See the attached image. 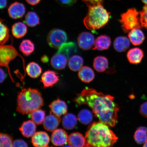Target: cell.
I'll list each match as a JSON object with an SVG mask.
<instances>
[{"mask_svg": "<svg viewBox=\"0 0 147 147\" xmlns=\"http://www.w3.org/2000/svg\"><path fill=\"white\" fill-rule=\"evenodd\" d=\"M74 100L79 105H87L89 106L100 122L111 127L117 124L119 108L114 97L111 95L87 88L77 95Z\"/></svg>", "mask_w": 147, "mask_h": 147, "instance_id": "cell-1", "label": "cell"}, {"mask_svg": "<svg viewBox=\"0 0 147 147\" xmlns=\"http://www.w3.org/2000/svg\"><path fill=\"white\" fill-rule=\"evenodd\" d=\"M107 125L94 122L88 127L84 147H113L118 138Z\"/></svg>", "mask_w": 147, "mask_h": 147, "instance_id": "cell-2", "label": "cell"}, {"mask_svg": "<svg viewBox=\"0 0 147 147\" xmlns=\"http://www.w3.org/2000/svg\"><path fill=\"white\" fill-rule=\"evenodd\" d=\"M43 105V98L38 90L24 89L18 93L16 110L22 114H29Z\"/></svg>", "mask_w": 147, "mask_h": 147, "instance_id": "cell-3", "label": "cell"}, {"mask_svg": "<svg viewBox=\"0 0 147 147\" xmlns=\"http://www.w3.org/2000/svg\"><path fill=\"white\" fill-rule=\"evenodd\" d=\"M87 15L84 23L87 28L96 30L104 27L109 21L110 13L105 9L102 4L89 7Z\"/></svg>", "mask_w": 147, "mask_h": 147, "instance_id": "cell-4", "label": "cell"}, {"mask_svg": "<svg viewBox=\"0 0 147 147\" xmlns=\"http://www.w3.org/2000/svg\"><path fill=\"white\" fill-rule=\"evenodd\" d=\"M139 14L135 8H132L121 15L119 22L122 24V28L124 32H127L135 28H141L142 25L138 17Z\"/></svg>", "mask_w": 147, "mask_h": 147, "instance_id": "cell-5", "label": "cell"}, {"mask_svg": "<svg viewBox=\"0 0 147 147\" xmlns=\"http://www.w3.org/2000/svg\"><path fill=\"white\" fill-rule=\"evenodd\" d=\"M18 56V54L16 49L12 45H1L0 47V65L6 67L8 69L9 76L13 82L14 81L11 75L9 67V63Z\"/></svg>", "mask_w": 147, "mask_h": 147, "instance_id": "cell-6", "label": "cell"}, {"mask_svg": "<svg viewBox=\"0 0 147 147\" xmlns=\"http://www.w3.org/2000/svg\"><path fill=\"white\" fill-rule=\"evenodd\" d=\"M67 33L60 29L55 28L51 30L48 34L47 41L51 47L59 49L63 44L67 42Z\"/></svg>", "mask_w": 147, "mask_h": 147, "instance_id": "cell-7", "label": "cell"}, {"mask_svg": "<svg viewBox=\"0 0 147 147\" xmlns=\"http://www.w3.org/2000/svg\"><path fill=\"white\" fill-rule=\"evenodd\" d=\"M78 45L81 49L84 50L91 49L95 43L94 37L89 32H84L79 35L78 38Z\"/></svg>", "mask_w": 147, "mask_h": 147, "instance_id": "cell-8", "label": "cell"}, {"mask_svg": "<svg viewBox=\"0 0 147 147\" xmlns=\"http://www.w3.org/2000/svg\"><path fill=\"white\" fill-rule=\"evenodd\" d=\"M51 113L60 117L67 113V106L64 101L59 99L55 100L49 105Z\"/></svg>", "mask_w": 147, "mask_h": 147, "instance_id": "cell-9", "label": "cell"}, {"mask_svg": "<svg viewBox=\"0 0 147 147\" xmlns=\"http://www.w3.org/2000/svg\"><path fill=\"white\" fill-rule=\"evenodd\" d=\"M68 136L65 130L58 129L53 131L51 136V141L53 144L56 146H63L68 142Z\"/></svg>", "mask_w": 147, "mask_h": 147, "instance_id": "cell-10", "label": "cell"}, {"mask_svg": "<svg viewBox=\"0 0 147 147\" xmlns=\"http://www.w3.org/2000/svg\"><path fill=\"white\" fill-rule=\"evenodd\" d=\"M59 80L58 73L55 71L48 70L42 75L41 82L45 88L52 87Z\"/></svg>", "mask_w": 147, "mask_h": 147, "instance_id": "cell-11", "label": "cell"}, {"mask_svg": "<svg viewBox=\"0 0 147 147\" xmlns=\"http://www.w3.org/2000/svg\"><path fill=\"white\" fill-rule=\"evenodd\" d=\"M26 8L23 3L16 2L11 5L8 9L10 17L13 19L22 18L25 13Z\"/></svg>", "mask_w": 147, "mask_h": 147, "instance_id": "cell-12", "label": "cell"}, {"mask_svg": "<svg viewBox=\"0 0 147 147\" xmlns=\"http://www.w3.org/2000/svg\"><path fill=\"white\" fill-rule=\"evenodd\" d=\"M32 143L35 147H47L50 141V138L45 132H36L32 137Z\"/></svg>", "mask_w": 147, "mask_h": 147, "instance_id": "cell-13", "label": "cell"}, {"mask_svg": "<svg viewBox=\"0 0 147 147\" xmlns=\"http://www.w3.org/2000/svg\"><path fill=\"white\" fill-rule=\"evenodd\" d=\"M60 121V117L51 113L45 117L43 123L44 127L47 131H54L58 127Z\"/></svg>", "mask_w": 147, "mask_h": 147, "instance_id": "cell-14", "label": "cell"}, {"mask_svg": "<svg viewBox=\"0 0 147 147\" xmlns=\"http://www.w3.org/2000/svg\"><path fill=\"white\" fill-rule=\"evenodd\" d=\"M69 60L65 55L57 53L51 58V64L55 69L61 70L65 68Z\"/></svg>", "mask_w": 147, "mask_h": 147, "instance_id": "cell-15", "label": "cell"}, {"mask_svg": "<svg viewBox=\"0 0 147 147\" xmlns=\"http://www.w3.org/2000/svg\"><path fill=\"white\" fill-rule=\"evenodd\" d=\"M128 36L130 42L135 46L141 45L145 40L144 34L139 28L132 29L129 33Z\"/></svg>", "mask_w": 147, "mask_h": 147, "instance_id": "cell-16", "label": "cell"}, {"mask_svg": "<svg viewBox=\"0 0 147 147\" xmlns=\"http://www.w3.org/2000/svg\"><path fill=\"white\" fill-rule=\"evenodd\" d=\"M19 130L24 137L27 138L32 137L36 133V124L32 121H25L22 124Z\"/></svg>", "mask_w": 147, "mask_h": 147, "instance_id": "cell-17", "label": "cell"}, {"mask_svg": "<svg viewBox=\"0 0 147 147\" xmlns=\"http://www.w3.org/2000/svg\"><path fill=\"white\" fill-rule=\"evenodd\" d=\"M111 45V40L109 36L103 35L99 36L95 40L93 49L98 51L106 50L109 48Z\"/></svg>", "mask_w": 147, "mask_h": 147, "instance_id": "cell-18", "label": "cell"}, {"mask_svg": "<svg viewBox=\"0 0 147 147\" xmlns=\"http://www.w3.org/2000/svg\"><path fill=\"white\" fill-rule=\"evenodd\" d=\"M128 59L130 63L137 64L140 63L144 57V53L139 48H134L129 51L127 55Z\"/></svg>", "mask_w": 147, "mask_h": 147, "instance_id": "cell-19", "label": "cell"}, {"mask_svg": "<svg viewBox=\"0 0 147 147\" xmlns=\"http://www.w3.org/2000/svg\"><path fill=\"white\" fill-rule=\"evenodd\" d=\"M68 142L72 147H84L85 144V137L78 132L74 133L69 135Z\"/></svg>", "mask_w": 147, "mask_h": 147, "instance_id": "cell-20", "label": "cell"}, {"mask_svg": "<svg viewBox=\"0 0 147 147\" xmlns=\"http://www.w3.org/2000/svg\"><path fill=\"white\" fill-rule=\"evenodd\" d=\"M78 76L82 82L89 83L92 81L94 79L95 74L91 68L84 66L79 71Z\"/></svg>", "mask_w": 147, "mask_h": 147, "instance_id": "cell-21", "label": "cell"}, {"mask_svg": "<svg viewBox=\"0 0 147 147\" xmlns=\"http://www.w3.org/2000/svg\"><path fill=\"white\" fill-rule=\"evenodd\" d=\"M129 40L125 36H119L115 38L113 43L114 47L119 52H124L130 47Z\"/></svg>", "mask_w": 147, "mask_h": 147, "instance_id": "cell-22", "label": "cell"}, {"mask_svg": "<svg viewBox=\"0 0 147 147\" xmlns=\"http://www.w3.org/2000/svg\"><path fill=\"white\" fill-rule=\"evenodd\" d=\"M77 117L72 113H68L64 116L62 119V126L67 130L74 129L77 124Z\"/></svg>", "mask_w": 147, "mask_h": 147, "instance_id": "cell-23", "label": "cell"}, {"mask_svg": "<svg viewBox=\"0 0 147 147\" xmlns=\"http://www.w3.org/2000/svg\"><path fill=\"white\" fill-rule=\"evenodd\" d=\"M77 46L72 42L66 43L61 46L58 51V53L63 54L69 59L71 55L76 52Z\"/></svg>", "mask_w": 147, "mask_h": 147, "instance_id": "cell-24", "label": "cell"}, {"mask_svg": "<svg viewBox=\"0 0 147 147\" xmlns=\"http://www.w3.org/2000/svg\"><path fill=\"white\" fill-rule=\"evenodd\" d=\"M27 32V28L24 24L18 22L13 25L12 32L13 36L16 38H20L23 37Z\"/></svg>", "mask_w": 147, "mask_h": 147, "instance_id": "cell-25", "label": "cell"}, {"mask_svg": "<svg viewBox=\"0 0 147 147\" xmlns=\"http://www.w3.org/2000/svg\"><path fill=\"white\" fill-rule=\"evenodd\" d=\"M93 65L94 68L97 72H104L108 67L107 59L104 56H97L94 60Z\"/></svg>", "mask_w": 147, "mask_h": 147, "instance_id": "cell-26", "label": "cell"}, {"mask_svg": "<svg viewBox=\"0 0 147 147\" xmlns=\"http://www.w3.org/2000/svg\"><path fill=\"white\" fill-rule=\"evenodd\" d=\"M84 64V60L82 57L78 55H73L70 58L68 62L69 69L71 71H80Z\"/></svg>", "mask_w": 147, "mask_h": 147, "instance_id": "cell-27", "label": "cell"}, {"mask_svg": "<svg viewBox=\"0 0 147 147\" xmlns=\"http://www.w3.org/2000/svg\"><path fill=\"white\" fill-rule=\"evenodd\" d=\"M28 76L33 78H38L42 73V69L38 63L35 62H31L27 66L26 69Z\"/></svg>", "mask_w": 147, "mask_h": 147, "instance_id": "cell-28", "label": "cell"}, {"mask_svg": "<svg viewBox=\"0 0 147 147\" xmlns=\"http://www.w3.org/2000/svg\"><path fill=\"white\" fill-rule=\"evenodd\" d=\"M134 138L137 144H143L147 141V128L140 126L134 134Z\"/></svg>", "mask_w": 147, "mask_h": 147, "instance_id": "cell-29", "label": "cell"}, {"mask_svg": "<svg viewBox=\"0 0 147 147\" xmlns=\"http://www.w3.org/2000/svg\"><path fill=\"white\" fill-rule=\"evenodd\" d=\"M19 49L24 55L28 56L34 52V45L30 40H24L20 44Z\"/></svg>", "mask_w": 147, "mask_h": 147, "instance_id": "cell-30", "label": "cell"}, {"mask_svg": "<svg viewBox=\"0 0 147 147\" xmlns=\"http://www.w3.org/2000/svg\"><path fill=\"white\" fill-rule=\"evenodd\" d=\"M26 24L28 26L34 27L39 25L40 18L36 12L30 11L27 13L25 19Z\"/></svg>", "mask_w": 147, "mask_h": 147, "instance_id": "cell-31", "label": "cell"}, {"mask_svg": "<svg viewBox=\"0 0 147 147\" xmlns=\"http://www.w3.org/2000/svg\"><path fill=\"white\" fill-rule=\"evenodd\" d=\"M45 113L44 110L38 109L30 113L32 121L36 125H40L43 123L45 119Z\"/></svg>", "mask_w": 147, "mask_h": 147, "instance_id": "cell-32", "label": "cell"}, {"mask_svg": "<svg viewBox=\"0 0 147 147\" xmlns=\"http://www.w3.org/2000/svg\"><path fill=\"white\" fill-rule=\"evenodd\" d=\"M78 118L82 124L87 125L90 123L93 120L92 114L89 110L83 109L79 113Z\"/></svg>", "mask_w": 147, "mask_h": 147, "instance_id": "cell-33", "label": "cell"}, {"mask_svg": "<svg viewBox=\"0 0 147 147\" xmlns=\"http://www.w3.org/2000/svg\"><path fill=\"white\" fill-rule=\"evenodd\" d=\"M9 30L8 28L2 22L1 20V36L0 43L1 45H4L8 41L9 38Z\"/></svg>", "mask_w": 147, "mask_h": 147, "instance_id": "cell-34", "label": "cell"}, {"mask_svg": "<svg viewBox=\"0 0 147 147\" xmlns=\"http://www.w3.org/2000/svg\"><path fill=\"white\" fill-rule=\"evenodd\" d=\"M1 147H12L13 138L11 136L8 134L1 133Z\"/></svg>", "mask_w": 147, "mask_h": 147, "instance_id": "cell-35", "label": "cell"}, {"mask_svg": "<svg viewBox=\"0 0 147 147\" xmlns=\"http://www.w3.org/2000/svg\"><path fill=\"white\" fill-rule=\"evenodd\" d=\"M140 13V22L142 26L144 27L147 30V5H145Z\"/></svg>", "mask_w": 147, "mask_h": 147, "instance_id": "cell-36", "label": "cell"}, {"mask_svg": "<svg viewBox=\"0 0 147 147\" xmlns=\"http://www.w3.org/2000/svg\"><path fill=\"white\" fill-rule=\"evenodd\" d=\"M88 7L99 4H102L104 0H81Z\"/></svg>", "mask_w": 147, "mask_h": 147, "instance_id": "cell-37", "label": "cell"}, {"mask_svg": "<svg viewBox=\"0 0 147 147\" xmlns=\"http://www.w3.org/2000/svg\"><path fill=\"white\" fill-rule=\"evenodd\" d=\"M12 147H28L27 143L21 139H17L13 142Z\"/></svg>", "mask_w": 147, "mask_h": 147, "instance_id": "cell-38", "label": "cell"}, {"mask_svg": "<svg viewBox=\"0 0 147 147\" xmlns=\"http://www.w3.org/2000/svg\"><path fill=\"white\" fill-rule=\"evenodd\" d=\"M60 4L65 6H71L76 2V0H57Z\"/></svg>", "mask_w": 147, "mask_h": 147, "instance_id": "cell-39", "label": "cell"}, {"mask_svg": "<svg viewBox=\"0 0 147 147\" xmlns=\"http://www.w3.org/2000/svg\"><path fill=\"white\" fill-rule=\"evenodd\" d=\"M140 113L143 117L147 118V102H145L140 106Z\"/></svg>", "mask_w": 147, "mask_h": 147, "instance_id": "cell-40", "label": "cell"}, {"mask_svg": "<svg viewBox=\"0 0 147 147\" xmlns=\"http://www.w3.org/2000/svg\"><path fill=\"white\" fill-rule=\"evenodd\" d=\"M0 74H1V78H0V79H1V80H0V82H1V83L3 82L5 80V77H6V76H5V72L3 70V69L1 68V70H0Z\"/></svg>", "mask_w": 147, "mask_h": 147, "instance_id": "cell-41", "label": "cell"}, {"mask_svg": "<svg viewBox=\"0 0 147 147\" xmlns=\"http://www.w3.org/2000/svg\"><path fill=\"white\" fill-rule=\"evenodd\" d=\"M27 2L32 5H34L39 3L41 0H26Z\"/></svg>", "mask_w": 147, "mask_h": 147, "instance_id": "cell-42", "label": "cell"}, {"mask_svg": "<svg viewBox=\"0 0 147 147\" xmlns=\"http://www.w3.org/2000/svg\"><path fill=\"white\" fill-rule=\"evenodd\" d=\"M1 1V4H0V8L1 9H3L6 7L7 5V0H0Z\"/></svg>", "mask_w": 147, "mask_h": 147, "instance_id": "cell-43", "label": "cell"}, {"mask_svg": "<svg viewBox=\"0 0 147 147\" xmlns=\"http://www.w3.org/2000/svg\"><path fill=\"white\" fill-rule=\"evenodd\" d=\"M41 60L43 63H47V62L49 61V59L48 57L47 56L45 55V56H43L42 57Z\"/></svg>", "mask_w": 147, "mask_h": 147, "instance_id": "cell-44", "label": "cell"}, {"mask_svg": "<svg viewBox=\"0 0 147 147\" xmlns=\"http://www.w3.org/2000/svg\"><path fill=\"white\" fill-rule=\"evenodd\" d=\"M143 2L145 4L147 5V0H142Z\"/></svg>", "mask_w": 147, "mask_h": 147, "instance_id": "cell-45", "label": "cell"}, {"mask_svg": "<svg viewBox=\"0 0 147 147\" xmlns=\"http://www.w3.org/2000/svg\"><path fill=\"white\" fill-rule=\"evenodd\" d=\"M143 147H147V141L144 143V144L143 145Z\"/></svg>", "mask_w": 147, "mask_h": 147, "instance_id": "cell-46", "label": "cell"}, {"mask_svg": "<svg viewBox=\"0 0 147 147\" xmlns=\"http://www.w3.org/2000/svg\"><path fill=\"white\" fill-rule=\"evenodd\" d=\"M71 147V146H70L69 145V146H64L63 147Z\"/></svg>", "mask_w": 147, "mask_h": 147, "instance_id": "cell-47", "label": "cell"}, {"mask_svg": "<svg viewBox=\"0 0 147 147\" xmlns=\"http://www.w3.org/2000/svg\"><path fill=\"white\" fill-rule=\"evenodd\" d=\"M47 147H53L52 146H47Z\"/></svg>", "mask_w": 147, "mask_h": 147, "instance_id": "cell-48", "label": "cell"}, {"mask_svg": "<svg viewBox=\"0 0 147 147\" xmlns=\"http://www.w3.org/2000/svg\"><path fill=\"white\" fill-rule=\"evenodd\" d=\"M117 1H119V0H117Z\"/></svg>", "mask_w": 147, "mask_h": 147, "instance_id": "cell-49", "label": "cell"}]
</instances>
